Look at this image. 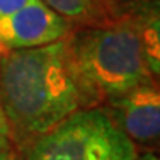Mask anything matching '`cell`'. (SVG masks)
Returning a JSON list of instances; mask_svg holds the SVG:
<instances>
[{"instance_id":"obj_1","label":"cell","mask_w":160,"mask_h":160,"mask_svg":"<svg viewBox=\"0 0 160 160\" xmlns=\"http://www.w3.org/2000/svg\"><path fill=\"white\" fill-rule=\"evenodd\" d=\"M69 41L10 51L0 57V100L12 132L38 139L82 108Z\"/></svg>"},{"instance_id":"obj_2","label":"cell","mask_w":160,"mask_h":160,"mask_svg":"<svg viewBox=\"0 0 160 160\" xmlns=\"http://www.w3.org/2000/svg\"><path fill=\"white\" fill-rule=\"evenodd\" d=\"M69 51L85 97L116 100L154 80L139 31L132 28L88 30L69 41Z\"/></svg>"},{"instance_id":"obj_3","label":"cell","mask_w":160,"mask_h":160,"mask_svg":"<svg viewBox=\"0 0 160 160\" xmlns=\"http://www.w3.org/2000/svg\"><path fill=\"white\" fill-rule=\"evenodd\" d=\"M136 145L101 108L78 110L31 145L28 160H136Z\"/></svg>"},{"instance_id":"obj_4","label":"cell","mask_w":160,"mask_h":160,"mask_svg":"<svg viewBox=\"0 0 160 160\" xmlns=\"http://www.w3.org/2000/svg\"><path fill=\"white\" fill-rule=\"evenodd\" d=\"M69 21L41 0H33L0 20V49L5 52L48 46L64 39Z\"/></svg>"},{"instance_id":"obj_5","label":"cell","mask_w":160,"mask_h":160,"mask_svg":"<svg viewBox=\"0 0 160 160\" xmlns=\"http://www.w3.org/2000/svg\"><path fill=\"white\" fill-rule=\"evenodd\" d=\"M118 126L131 141H160V85L154 80L113 100Z\"/></svg>"},{"instance_id":"obj_6","label":"cell","mask_w":160,"mask_h":160,"mask_svg":"<svg viewBox=\"0 0 160 160\" xmlns=\"http://www.w3.org/2000/svg\"><path fill=\"white\" fill-rule=\"evenodd\" d=\"M139 36L150 72L160 77V15H154L145 20Z\"/></svg>"},{"instance_id":"obj_7","label":"cell","mask_w":160,"mask_h":160,"mask_svg":"<svg viewBox=\"0 0 160 160\" xmlns=\"http://www.w3.org/2000/svg\"><path fill=\"white\" fill-rule=\"evenodd\" d=\"M65 20H90L95 17L98 0H41Z\"/></svg>"},{"instance_id":"obj_8","label":"cell","mask_w":160,"mask_h":160,"mask_svg":"<svg viewBox=\"0 0 160 160\" xmlns=\"http://www.w3.org/2000/svg\"><path fill=\"white\" fill-rule=\"evenodd\" d=\"M10 137H12L10 122H8V119H7L2 100H0V152H2L3 149H7V147H10Z\"/></svg>"},{"instance_id":"obj_9","label":"cell","mask_w":160,"mask_h":160,"mask_svg":"<svg viewBox=\"0 0 160 160\" xmlns=\"http://www.w3.org/2000/svg\"><path fill=\"white\" fill-rule=\"evenodd\" d=\"M33 0H0V20L18 12Z\"/></svg>"},{"instance_id":"obj_10","label":"cell","mask_w":160,"mask_h":160,"mask_svg":"<svg viewBox=\"0 0 160 160\" xmlns=\"http://www.w3.org/2000/svg\"><path fill=\"white\" fill-rule=\"evenodd\" d=\"M0 160H17V155L12 150V147H7L0 152Z\"/></svg>"},{"instance_id":"obj_11","label":"cell","mask_w":160,"mask_h":160,"mask_svg":"<svg viewBox=\"0 0 160 160\" xmlns=\"http://www.w3.org/2000/svg\"><path fill=\"white\" fill-rule=\"evenodd\" d=\"M136 160H160V155L155 154H144L141 157H136Z\"/></svg>"}]
</instances>
